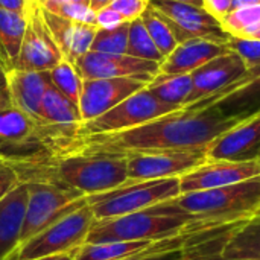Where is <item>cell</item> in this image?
I'll return each instance as SVG.
<instances>
[{
  "instance_id": "cell-1",
  "label": "cell",
  "mask_w": 260,
  "mask_h": 260,
  "mask_svg": "<svg viewBox=\"0 0 260 260\" xmlns=\"http://www.w3.org/2000/svg\"><path fill=\"white\" fill-rule=\"evenodd\" d=\"M241 122L244 120L229 117L216 107L184 108L133 129L79 137L69 152L76 149H104L125 154L206 149L215 139Z\"/></svg>"
},
{
  "instance_id": "cell-2",
  "label": "cell",
  "mask_w": 260,
  "mask_h": 260,
  "mask_svg": "<svg viewBox=\"0 0 260 260\" xmlns=\"http://www.w3.org/2000/svg\"><path fill=\"white\" fill-rule=\"evenodd\" d=\"M69 149L70 143L52 126L12 104L0 105V161L18 168L24 181Z\"/></svg>"
},
{
  "instance_id": "cell-3",
  "label": "cell",
  "mask_w": 260,
  "mask_h": 260,
  "mask_svg": "<svg viewBox=\"0 0 260 260\" xmlns=\"http://www.w3.org/2000/svg\"><path fill=\"white\" fill-rule=\"evenodd\" d=\"M193 233L204 230L192 215L171 200L136 213L94 221L85 244L155 242Z\"/></svg>"
},
{
  "instance_id": "cell-4",
  "label": "cell",
  "mask_w": 260,
  "mask_h": 260,
  "mask_svg": "<svg viewBox=\"0 0 260 260\" xmlns=\"http://www.w3.org/2000/svg\"><path fill=\"white\" fill-rule=\"evenodd\" d=\"M32 178H46L87 198L94 197L128 181V154L104 149H76L59 155L27 180Z\"/></svg>"
},
{
  "instance_id": "cell-5",
  "label": "cell",
  "mask_w": 260,
  "mask_h": 260,
  "mask_svg": "<svg viewBox=\"0 0 260 260\" xmlns=\"http://www.w3.org/2000/svg\"><path fill=\"white\" fill-rule=\"evenodd\" d=\"M172 201L204 232L229 229L260 213V175L227 187L181 193Z\"/></svg>"
},
{
  "instance_id": "cell-6",
  "label": "cell",
  "mask_w": 260,
  "mask_h": 260,
  "mask_svg": "<svg viewBox=\"0 0 260 260\" xmlns=\"http://www.w3.org/2000/svg\"><path fill=\"white\" fill-rule=\"evenodd\" d=\"M180 195V178H161L139 183L126 181L113 190L88 197V206L91 207L94 219L102 221L136 213L178 198Z\"/></svg>"
},
{
  "instance_id": "cell-7",
  "label": "cell",
  "mask_w": 260,
  "mask_h": 260,
  "mask_svg": "<svg viewBox=\"0 0 260 260\" xmlns=\"http://www.w3.org/2000/svg\"><path fill=\"white\" fill-rule=\"evenodd\" d=\"M85 204H88L87 197L62 184L46 178L27 180V203L20 244Z\"/></svg>"
},
{
  "instance_id": "cell-8",
  "label": "cell",
  "mask_w": 260,
  "mask_h": 260,
  "mask_svg": "<svg viewBox=\"0 0 260 260\" xmlns=\"http://www.w3.org/2000/svg\"><path fill=\"white\" fill-rule=\"evenodd\" d=\"M94 221L91 207L85 204L20 244L8 260H35L76 253L87 242Z\"/></svg>"
},
{
  "instance_id": "cell-9",
  "label": "cell",
  "mask_w": 260,
  "mask_h": 260,
  "mask_svg": "<svg viewBox=\"0 0 260 260\" xmlns=\"http://www.w3.org/2000/svg\"><path fill=\"white\" fill-rule=\"evenodd\" d=\"M174 111H178V108L163 104L148 90V87H145L105 114L82 123L79 129V137L113 134L133 129Z\"/></svg>"
},
{
  "instance_id": "cell-10",
  "label": "cell",
  "mask_w": 260,
  "mask_h": 260,
  "mask_svg": "<svg viewBox=\"0 0 260 260\" xmlns=\"http://www.w3.org/2000/svg\"><path fill=\"white\" fill-rule=\"evenodd\" d=\"M207 161L206 149L154 151L128 154V181L181 178Z\"/></svg>"
},
{
  "instance_id": "cell-11",
  "label": "cell",
  "mask_w": 260,
  "mask_h": 260,
  "mask_svg": "<svg viewBox=\"0 0 260 260\" xmlns=\"http://www.w3.org/2000/svg\"><path fill=\"white\" fill-rule=\"evenodd\" d=\"M62 59L64 56L44 21L41 5L38 2L30 5L15 69L24 72H50Z\"/></svg>"
},
{
  "instance_id": "cell-12",
  "label": "cell",
  "mask_w": 260,
  "mask_h": 260,
  "mask_svg": "<svg viewBox=\"0 0 260 260\" xmlns=\"http://www.w3.org/2000/svg\"><path fill=\"white\" fill-rule=\"evenodd\" d=\"M149 5L171 21L178 43L195 38L218 41L224 44L229 41L230 35L222 29V24L203 6L168 0H149Z\"/></svg>"
},
{
  "instance_id": "cell-13",
  "label": "cell",
  "mask_w": 260,
  "mask_h": 260,
  "mask_svg": "<svg viewBox=\"0 0 260 260\" xmlns=\"http://www.w3.org/2000/svg\"><path fill=\"white\" fill-rule=\"evenodd\" d=\"M149 84L142 78H104V79H84L79 98V111L82 123L90 122L134 93L140 91Z\"/></svg>"
},
{
  "instance_id": "cell-14",
  "label": "cell",
  "mask_w": 260,
  "mask_h": 260,
  "mask_svg": "<svg viewBox=\"0 0 260 260\" xmlns=\"http://www.w3.org/2000/svg\"><path fill=\"white\" fill-rule=\"evenodd\" d=\"M260 175V158L248 161L207 160L180 178L181 193L227 187Z\"/></svg>"
},
{
  "instance_id": "cell-15",
  "label": "cell",
  "mask_w": 260,
  "mask_h": 260,
  "mask_svg": "<svg viewBox=\"0 0 260 260\" xmlns=\"http://www.w3.org/2000/svg\"><path fill=\"white\" fill-rule=\"evenodd\" d=\"M82 79L104 78H142L152 81L160 70V64L129 55H113L88 52L75 62Z\"/></svg>"
},
{
  "instance_id": "cell-16",
  "label": "cell",
  "mask_w": 260,
  "mask_h": 260,
  "mask_svg": "<svg viewBox=\"0 0 260 260\" xmlns=\"http://www.w3.org/2000/svg\"><path fill=\"white\" fill-rule=\"evenodd\" d=\"M206 107H216L225 116L238 117L241 120H247L260 113V66L248 70L241 79L235 81L216 94L187 108L200 110Z\"/></svg>"
},
{
  "instance_id": "cell-17",
  "label": "cell",
  "mask_w": 260,
  "mask_h": 260,
  "mask_svg": "<svg viewBox=\"0 0 260 260\" xmlns=\"http://www.w3.org/2000/svg\"><path fill=\"white\" fill-rule=\"evenodd\" d=\"M247 72L248 69L245 62L235 52L230 50L221 56H216L190 73L193 88L184 108L216 94L222 88L241 79Z\"/></svg>"
},
{
  "instance_id": "cell-18",
  "label": "cell",
  "mask_w": 260,
  "mask_h": 260,
  "mask_svg": "<svg viewBox=\"0 0 260 260\" xmlns=\"http://www.w3.org/2000/svg\"><path fill=\"white\" fill-rule=\"evenodd\" d=\"M207 160L248 161L260 158V113L221 134L206 148Z\"/></svg>"
},
{
  "instance_id": "cell-19",
  "label": "cell",
  "mask_w": 260,
  "mask_h": 260,
  "mask_svg": "<svg viewBox=\"0 0 260 260\" xmlns=\"http://www.w3.org/2000/svg\"><path fill=\"white\" fill-rule=\"evenodd\" d=\"M43 17L64 59L75 64L81 56H84L91 50L93 40L98 34V26L67 20L44 8H43Z\"/></svg>"
},
{
  "instance_id": "cell-20",
  "label": "cell",
  "mask_w": 260,
  "mask_h": 260,
  "mask_svg": "<svg viewBox=\"0 0 260 260\" xmlns=\"http://www.w3.org/2000/svg\"><path fill=\"white\" fill-rule=\"evenodd\" d=\"M227 52H230V49L224 43L201 38L187 40L184 43H180L175 50L163 59V62L160 64L158 75L169 76L192 73L201 66Z\"/></svg>"
},
{
  "instance_id": "cell-21",
  "label": "cell",
  "mask_w": 260,
  "mask_h": 260,
  "mask_svg": "<svg viewBox=\"0 0 260 260\" xmlns=\"http://www.w3.org/2000/svg\"><path fill=\"white\" fill-rule=\"evenodd\" d=\"M6 78L11 104L30 117L41 120V104L46 91L52 85L50 73L14 69L6 73Z\"/></svg>"
},
{
  "instance_id": "cell-22",
  "label": "cell",
  "mask_w": 260,
  "mask_h": 260,
  "mask_svg": "<svg viewBox=\"0 0 260 260\" xmlns=\"http://www.w3.org/2000/svg\"><path fill=\"white\" fill-rule=\"evenodd\" d=\"M40 117L41 122L56 129L70 143V148L78 140L82 125L79 107L59 93L53 85H50L44 94Z\"/></svg>"
},
{
  "instance_id": "cell-23",
  "label": "cell",
  "mask_w": 260,
  "mask_h": 260,
  "mask_svg": "<svg viewBox=\"0 0 260 260\" xmlns=\"http://www.w3.org/2000/svg\"><path fill=\"white\" fill-rule=\"evenodd\" d=\"M26 203L27 181H23L0 201V260H8L20 245Z\"/></svg>"
},
{
  "instance_id": "cell-24",
  "label": "cell",
  "mask_w": 260,
  "mask_h": 260,
  "mask_svg": "<svg viewBox=\"0 0 260 260\" xmlns=\"http://www.w3.org/2000/svg\"><path fill=\"white\" fill-rule=\"evenodd\" d=\"M219 256L233 260H260V213L233 225L225 235Z\"/></svg>"
},
{
  "instance_id": "cell-25",
  "label": "cell",
  "mask_w": 260,
  "mask_h": 260,
  "mask_svg": "<svg viewBox=\"0 0 260 260\" xmlns=\"http://www.w3.org/2000/svg\"><path fill=\"white\" fill-rule=\"evenodd\" d=\"M27 26V14L0 8V67L8 73L15 69Z\"/></svg>"
},
{
  "instance_id": "cell-26",
  "label": "cell",
  "mask_w": 260,
  "mask_h": 260,
  "mask_svg": "<svg viewBox=\"0 0 260 260\" xmlns=\"http://www.w3.org/2000/svg\"><path fill=\"white\" fill-rule=\"evenodd\" d=\"M148 90L163 104L183 110L193 88L192 75H157L148 85Z\"/></svg>"
},
{
  "instance_id": "cell-27",
  "label": "cell",
  "mask_w": 260,
  "mask_h": 260,
  "mask_svg": "<svg viewBox=\"0 0 260 260\" xmlns=\"http://www.w3.org/2000/svg\"><path fill=\"white\" fill-rule=\"evenodd\" d=\"M157 242V241H155ZM154 242H101L84 244L75 260H119L148 250Z\"/></svg>"
},
{
  "instance_id": "cell-28",
  "label": "cell",
  "mask_w": 260,
  "mask_h": 260,
  "mask_svg": "<svg viewBox=\"0 0 260 260\" xmlns=\"http://www.w3.org/2000/svg\"><path fill=\"white\" fill-rule=\"evenodd\" d=\"M142 20H143L151 38L154 40L158 50L165 55V58L168 55H171L175 50V47L180 44L175 34H174L171 21L151 5L143 12Z\"/></svg>"
},
{
  "instance_id": "cell-29",
  "label": "cell",
  "mask_w": 260,
  "mask_h": 260,
  "mask_svg": "<svg viewBox=\"0 0 260 260\" xmlns=\"http://www.w3.org/2000/svg\"><path fill=\"white\" fill-rule=\"evenodd\" d=\"M126 55L154 61L161 64L165 55L158 50L154 40L151 38L142 17L129 21V34H128V50Z\"/></svg>"
},
{
  "instance_id": "cell-30",
  "label": "cell",
  "mask_w": 260,
  "mask_h": 260,
  "mask_svg": "<svg viewBox=\"0 0 260 260\" xmlns=\"http://www.w3.org/2000/svg\"><path fill=\"white\" fill-rule=\"evenodd\" d=\"M221 24L230 37L253 38L256 32L260 30V5L232 11Z\"/></svg>"
},
{
  "instance_id": "cell-31",
  "label": "cell",
  "mask_w": 260,
  "mask_h": 260,
  "mask_svg": "<svg viewBox=\"0 0 260 260\" xmlns=\"http://www.w3.org/2000/svg\"><path fill=\"white\" fill-rule=\"evenodd\" d=\"M49 73H50L52 85L59 93H62L67 99H70L73 104L79 107V98H81L84 79L81 78L76 66L67 59H62Z\"/></svg>"
},
{
  "instance_id": "cell-32",
  "label": "cell",
  "mask_w": 260,
  "mask_h": 260,
  "mask_svg": "<svg viewBox=\"0 0 260 260\" xmlns=\"http://www.w3.org/2000/svg\"><path fill=\"white\" fill-rule=\"evenodd\" d=\"M129 23H123L116 29H98V34L91 44V52L125 55L128 50Z\"/></svg>"
},
{
  "instance_id": "cell-33",
  "label": "cell",
  "mask_w": 260,
  "mask_h": 260,
  "mask_svg": "<svg viewBox=\"0 0 260 260\" xmlns=\"http://www.w3.org/2000/svg\"><path fill=\"white\" fill-rule=\"evenodd\" d=\"M41 6L53 14H58V15L67 18V20L96 26V12L91 9L90 5L62 2V3H47V5H41Z\"/></svg>"
},
{
  "instance_id": "cell-34",
  "label": "cell",
  "mask_w": 260,
  "mask_h": 260,
  "mask_svg": "<svg viewBox=\"0 0 260 260\" xmlns=\"http://www.w3.org/2000/svg\"><path fill=\"white\" fill-rule=\"evenodd\" d=\"M227 46L232 52L239 55V58L245 62L248 70L260 66V40L229 37Z\"/></svg>"
},
{
  "instance_id": "cell-35",
  "label": "cell",
  "mask_w": 260,
  "mask_h": 260,
  "mask_svg": "<svg viewBox=\"0 0 260 260\" xmlns=\"http://www.w3.org/2000/svg\"><path fill=\"white\" fill-rule=\"evenodd\" d=\"M23 181L24 178L18 168H15L11 163L0 161V201L5 197H8Z\"/></svg>"
},
{
  "instance_id": "cell-36",
  "label": "cell",
  "mask_w": 260,
  "mask_h": 260,
  "mask_svg": "<svg viewBox=\"0 0 260 260\" xmlns=\"http://www.w3.org/2000/svg\"><path fill=\"white\" fill-rule=\"evenodd\" d=\"M108 6L117 11L126 21L140 18L149 6V0H113Z\"/></svg>"
},
{
  "instance_id": "cell-37",
  "label": "cell",
  "mask_w": 260,
  "mask_h": 260,
  "mask_svg": "<svg viewBox=\"0 0 260 260\" xmlns=\"http://www.w3.org/2000/svg\"><path fill=\"white\" fill-rule=\"evenodd\" d=\"M123 23H129L126 21L117 11H114L111 6H105L101 11L96 12V26L98 29H116L119 26H122Z\"/></svg>"
},
{
  "instance_id": "cell-38",
  "label": "cell",
  "mask_w": 260,
  "mask_h": 260,
  "mask_svg": "<svg viewBox=\"0 0 260 260\" xmlns=\"http://www.w3.org/2000/svg\"><path fill=\"white\" fill-rule=\"evenodd\" d=\"M203 8L221 23L233 11V0H203Z\"/></svg>"
},
{
  "instance_id": "cell-39",
  "label": "cell",
  "mask_w": 260,
  "mask_h": 260,
  "mask_svg": "<svg viewBox=\"0 0 260 260\" xmlns=\"http://www.w3.org/2000/svg\"><path fill=\"white\" fill-rule=\"evenodd\" d=\"M0 8L14 11L18 14H27L29 12V2L27 0H0Z\"/></svg>"
},
{
  "instance_id": "cell-40",
  "label": "cell",
  "mask_w": 260,
  "mask_h": 260,
  "mask_svg": "<svg viewBox=\"0 0 260 260\" xmlns=\"http://www.w3.org/2000/svg\"><path fill=\"white\" fill-rule=\"evenodd\" d=\"M11 104L9 99V91H8V78L6 72L0 67V105Z\"/></svg>"
},
{
  "instance_id": "cell-41",
  "label": "cell",
  "mask_w": 260,
  "mask_h": 260,
  "mask_svg": "<svg viewBox=\"0 0 260 260\" xmlns=\"http://www.w3.org/2000/svg\"><path fill=\"white\" fill-rule=\"evenodd\" d=\"M254 5H260V0H233V11L245 6H254Z\"/></svg>"
},
{
  "instance_id": "cell-42",
  "label": "cell",
  "mask_w": 260,
  "mask_h": 260,
  "mask_svg": "<svg viewBox=\"0 0 260 260\" xmlns=\"http://www.w3.org/2000/svg\"><path fill=\"white\" fill-rule=\"evenodd\" d=\"M111 2H113V0H90V6H91V9H93L94 12H98V11H101L102 8L108 6Z\"/></svg>"
},
{
  "instance_id": "cell-43",
  "label": "cell",
  "mask_w": 260,
  "mask_h": 260,
  "mask_svg": "<svg viewBox=\"0 0 260 260\" xmlns=\"http://www.w3.org/2000/svg\"><path fill=\"white\" fill-rule=\"evenodd\" d=\"M75 256H76V253H67V254H56V256H49V257L35 260H75Z\"/></svg>"
},
{
  "instance_id": "cell-44",
  "label": "cell",
  "mask_w": 260,
  "mask_h": 260,
  "mask_svg": "<svg viewBox=\"0 0 260 260\" xmlns=\"http://www.w3.org/2000/svg\"><path fill=\"white\" fill-rule=\"evenodd\" d=\"M168 2H178V3H187V5L203 6V0H168Z\"/></svg>"
},
{
  "instance_id": "cell-45",
  "label": "cell",
  "mask_w": 260,
  "mask_h": 260,
  "mask_svg": "<svg viewBox=\"0 0 260 260\" xmlns=\"http://www.w3.org/2000/svg\"><path fill=\"white\" fill-rule=\"evenodd\" d=\"M186 260H233V259H224V257H221L219 254H218L216 257H209V259H200V257H190V256L187 254Z\"/></svg>"
},
{
  "instance_id": "cell-46",
  "label": "cell",
  "mask_w": 260,
  "mask_h": 260,
  "mask_svg": "<svg viewBox=\"0 0 260 260\" xmlns=\"http://www.w3.org/2000/svg\"><path fill=\"white\" fill-rule=\"evenodd\" d=\"M253 38H254V40H260V30H257V32H256V35H254Z\"/></svg>"
},
{
  "instance_id": "cell-47",
  "label": "cell",
  "mask_w": 260,
  "mask_h": 260,
  "mask_svg": "<svg viewBox=\"0 0 260 260\" xmlns=\"http://www.w3.org/2000/svg\"><path fill=\"white\" fill-rule=\"evenodd\" d=\"M37 2H38V0H37Z\"/></svg>"
},
{
  "instance_id": "cell-48",
  "label": "cell",
  "mask_w": 260,
  "mask_h": 260,
  "mask_svg": "<svg viewBox=\"0 0 260 260\" xmlns=\"http://www.w3.org/2000/svg\"><path fill=\"white\" fill-rule=\"evenodd\" d=\"M184 260H186V259H184Z\"/></svg>"
}]
</instances>
